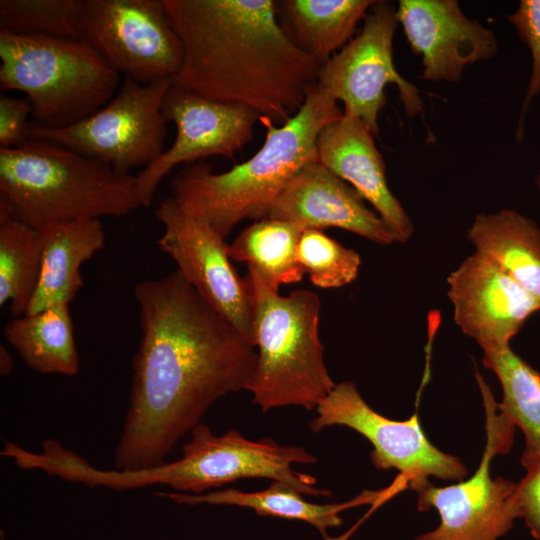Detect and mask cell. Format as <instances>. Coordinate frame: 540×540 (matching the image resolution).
I'll return each instance as SVG.
<instances>
[{
  "instance_id": "3",
  "label": "cell",
  "mask_w": 540,
  "mask_h": 540,
  "mask_svg": "<svg viewBox=\"0 0 540 540\" xmlns=\"http://www.w3.org/2000/svg\"><path fill=\"white\" fill-rule=\"evenodd\" d=\"M342 115L337 101L317 82L284 124L276 127L260 119L266 137L250 159L222 173H213L203 160L185 164L171 181V197L184 213L225 239L242 220L263 219L290 180L318 161L319 133Z\"/></svg>"
},
{
  "instance_id": "32",
  "label": "cell",
  "mask_w": 540,
  "mask_h": 540,
  "mask_svg": "<svg viewBox=\"0 0 540 540\" xmlns=\"http://www.w3.org/2000/svg\"><path fill=\"white\" fill-rule=\"evenodd\" d=\"M14 366L13 358L8 349L1 344L0 345V374L2 376H8L11 374Z\"/></svg>"
},
{
  "instance_id": "14",
  "label": "cell",
  "mask_w": 540,
  "mask_h": 540,
  "mask_svg": "<svg viewBox=\"0 0 540 540\" xmlns=\"http://www.w3.org/2000/svg\"><path fill=\"white\" fill-rule=\"evenodd\" d=\"M155 216L164 227L157 241L161 251L174 260L182 277L254 346L248 284L232 265L225 239L184 213L172 197L159 203Z\"/></svg>"
},
{
  "instance_id": "21",
  "label": "cell",
  "mask_w": 540,
  "mask_h": 540,
  "mask_svg": "<svg viewBox=\"0 0 540 540\" xmlns=\"http://www.w3.org/2000/svg\"><path fill=\"white\" fill-rule=\"evenodd\" d=\"M392 494L390 488L384 491H364L354 499L335 504H315L306 501L303 494L288 484L274 481L261 491L243 492L225 489L201 495L177 492H159L158 496L168 498L178 504L235 505L253 509L261 516H274L288 520L304 521L314 526L329 540L327 530L342 524L340 513L362 504L384 501Z\"/></svg>"
},
{
  "instance_id": "11",
  "label": "cell",
  "mask_w": 540,
  "mask_h": 540,
  "mask_svg": "<svg viewBox=\"0 0 540 540\" xmlns=\"http://www.w3.org/2000/svg\"><path fill=\"white\" fill-rule=\"evenodd\" d=\"M316 411L311 431L335 425L355 430L372 444L370 457L376 469L399 471L396 482L402 490L416 492L430 477L458 482L469 474L459 457L429 441L416 413L407 420L389 419L365 402L353 382L336 384Z\"/></svg>"
},
{
  "instance_id": "22",
  "label": "cell",
  "mask_w": 540,
  "mask_h": 540,
  "mask_svg": "<svg viewBox=\"0 0 540 540\" xmlns=\"http://www.w3.org/2000/svg\"><path fill=\"white\" fill-rule=\"evenodd\" d=\"M374 0L276 1L278 22L288 38L320 63L345 46Z\"/></svg>"
},
{
  "instance_id": "23",
  "label": "cell",
  "mask_w": 540,
  "mask_h": 540,
  "mask_svg": "<svg viewBox=\"0 0 540 540\" xmlns=\"http://www.w3.org/2000/svg\"><path fill=\"white\" fill-rule=\"evenodd\" d=\"M4 336L24 364L38 373L75 376L79 372L69 303L14 317L5 324Z\"/></svg>"
},
{
  "instance_id": "8",
  "label": "cell",
  "mask_w": 540,
  "mask_h": 540,
  "mask_svg": "<svg viewBox=\"0 0 540 540\" xmlns=\"http://www.w3.org/2000/svg\"><path fill=\"white\" fill-rule=\"evenodd\" d=\"M173 81L141 84L124 77L116 95L92 115L63 128L30 122L29 136L105 162L120 175L144 169L164 151L168 122L162 103Z\"/></svg>"
},
{
  "instance_id": "33",
  "label": "cell",
  "mask_w": 540,
  "mask_h": 540,
  "mask_svg": "<svg viewBox=\"0 0 540 540\" xmlns=\"http://www.w3.org/2000/svg\"><path fill=\"white\" fill-rule=\"evenodd\" d=\"M535 183H536L537 189H538L539 192H540V165H539V168H538V171H537V175H536V178H535Z\"/></svg>"
},
{
  "instance_id": "15",
  "label": "cell",
  "mask_w": 540,
  "mask_h": 540,
  "mask_svg": "<svg viewBox=\"0 0 540 540\" xmlns=\"http://www.w3.org/2000/svg\"><path fill=\"white\" fill-rule=\"evenodd\" d=\"M453 318L482 350L510 345L540 301L496 264L474 252L447 277Z\"/></svg>"
},
{
  "instance_id": "6",
  "label": "cell",
  "mask_w": 540,
  "mask_h": 540,
  "mask_svg": "<svg viewBox=\"0 0 540 540\" xmlns=\"http://www.w3.org/2000/svg\"><path fill=\"white\" fill-rule=\"evenodd\" d=\"M314 462L316 457L302 447L280 445L271 438L249 440L233 429L218 436L200 423L191 431L178 460L121 471L98 469L83 458L74 464L71 474L75 483L87 487L124 491L160 485L191 495L240 479L266 478L288 484L301 494L329 498L328 490L316 487L315 477L292 469L293 464Z\"/></svg>"
},
{
  "instance_id": "17",
  "label": "cell",
  "mask_w": 540,
  "mask_h": 540,
  "mask_svg": "<svg viewBox=\"0 0 540 540\" xmlns=\"http://www.w3.org/2000/svg\"><path fill=\"white\" fill-rule=\"evenodd\" d=\"M364 201L347 182L313 161L290 180L264 218L293 223L303 230L335 227L382 246L392 245L391 231Z\"/></svg>"
},
{
  "instance_id": "5",
  "label": "cell",
  "mask_w": 540,
  "mask_h": 540,
  "mask_svg": "<svg viewBox=\"0 0 540 540\" xmlns=\"http://www.w3.org/2000/svg\"><path fill=\"white\" fill-rule=\"evenodd\" d=\"M245 279L257 348L246 390L263 411L290 405L317 408L336 385L326 368L319 337V296L306 289L281 296L249 266Z\"/></svg>"
},
{
  "instance_id": "4",
  "label": "cell",
  "mask_w": 540,
  "mask_h": 540,
  "mask_svg": "<svg viewBox=\"0 0 540 540\" xmlns=\"http://www.w3.org/2000/svg\"><path fill=\"white\" fill-rule=\"evenodd\" d=\"M0 197L21 221L46 227L123 217L142 206L136 176L64 146L29 138L0 148Z\"/></svg>"
},
{
  "instance_id": "20",
  "label": "cell",
  "mask_w": 540,
  "mask_h": 540,
  "mask_svg": "<svg viewBox=\"0 0 540 540\" xmlns=\"http://www.w3.org/2000/svg\"><path fill=\"white\" fill-rule=\"evenodd\" d=\"M475 252L540 301V227L513 209L479 213L467 230Z\"/></svg>"
},
{
  "instance_id": "27",
  "label": "cell",
  "mask_w": 540,
  "mask_h": 540,
  "mask_svg": "<svg viewBox=\"0 0 540 540\" xmlns=\"http://www.w3.org/2000/svg\"><path fill=\"white\" fill-rule=\"evenodd\" d=\"M0 30L80 40L78 0H1Z\"/></svg>"
},
{
  "instance_id": "30",
  "label": "cell",
  "mask_w": 540,
  "mask_h": 540,
  "mask_svg": "<svg viewBox=\"0 0 540 540\" xmlns=\"http://www.w3.org/2000/svg\"><path fill=\"white\" fill-rule=\"evenodd\" d=\"M520 462L526 470L516 487L520 519L524 521L530 535L540 540V453L522 454Z\"/></svg>"
},
{
  "instance_id": "7",
  "label": "cell",
  "mask_w": 540,
  "mask_h": 540,
  "mask_svg": "<svg viewBox=\"0 0 540 540\" xmlns=\"http://www.w3.org/2000/svg\"><path fill=\"white\" fill-rule=\"evenodd\" d=\"M0 88L26 94L33 123L70 126L113 97L120 74L81 40L0 30Z\"/></svg>"
},
{
  "instance_id": "16",
  "label": "cell",
  "mask_w": 540,
  "mask_h": 540,
  "mask_svg": "<svg viewBox=\"0 0 540 540\" xmlns=\"http://www.w3.org/2000/svg\"><path fill=\"white\" fill-rule=\"evenodd\" d=\"M397 19L412 51L422 57L421 78L458 82L469 64L492 59V30L462 12L457 0H400Z\"/></svg>"
},
{
  "instance_id": "1",
  "label": "cell",
  "mask_w": 540,
  "mask_h": 540,
  "mask_svg": "<svg viewBox=\"0 0 540 540\" xmlns=\"http://www.w3.org/2000/svg\"><path fill=\"white\" fill-rule=\"evenodd\" d=\"M141 340L114 469L165 462L220 398L246 389L255 347L176 270L134 286Z\"/></svg>"
},
{
  "instance_id": "13",
  "label": "cell",
  "mask_w": 540,
  "mask_h": 540,
  "mask_svg": "<svg viewBox=\"0 0 540 540\" xmlns=\"http://www.w3.org/2000/svg\"><path fill=\"white\" fill-rule=\"evenodd\" d=\"M162 113L176 126L173 144L136 176L142 206H150L161 180L179 164L212 156L227 158L251 142L261 116L241 105L208 99L175 80L167 90Z\"/></svg>"
},
{
  "instance_id": "26",
  "label": "cell",
  "mask_w": 540,
  "mask_h": 540,
  "mask_svg": "<svg viewBox=\"0 0 540 540\" xmlns=\"http://www.w3.org/2000/svg\"><path fill=\"white\" fill-rule=\"evenodd\" d=\"M483 365L498 378L500 413L525 437L522 454L540 453V373L517 355L510 345L483 350Z\"/></svg>"
},
{
  "instance_id": "19",
  "label": "cell",
  "mask_w": 540,
  "mask_h": 540,
  "mask_svg": "<svg viewBox=\"0 0 540 540\" xmlns=\"http://www.w3.org/2000/svg\"><path fill=\"white\" fill-rule=\"evenodd\" d=\"M41 270L34 295L25 314L55 303H69L83 286L81 266L104 247L100 219L78 220L39 231Z\"/></svg>"
},
{
  "instance_id": "29",
  "label": "cell",
  "mask_w": 540,
  "mask_h": 540,
  "mask_svg": "<svg viewBox=\"0 0 540 540\" xmlns=\"http://www.w3.org/2000/svg\"><path fill=\"white\" fill-rule=\"evenodd\" d=\"M508 20L532 55L531 75L516 130V140L521 142L525 115L533 99L540 94V0H521L518 8L508 16Z\"/></svg>"
},
{
  "instance_id": "25",
  "label": "cell",
  "mask_w": 540,
  "mask_h": 540,
  "mask_svg": "<svg viewBox=\"0 0 540 540\" xmlns=\"http://www.w3.org/2000/svg\"><path fill=\"white\" fill-rule=\"evenodd\" d=\"M41 239L18 219L0 197V305L10 303L14 317L26 313L41 270Z\"/></svg>"
},
{
  "instance_id": "28",
  "label": "cell",
  "mask_w": 540,
  "mask_h": 540,
  "mask_svg": "<svg viewBox=\"0 0 540 540\" xmlns=\"http://www.w3.org/2000/svg\"><path fill=\"white\" fill-rule=\"evenodd\" d=\"M297 259L314 286L323 289L352 283L361 265L360 255L355 250L343 246L320 229L302 231Z\"/></svg>"
},
{
  "instance_id": "2",
  "label": "cell",
  "mask_w": 540,
  "mask_h": 540,
  "mask_svg": "<svg viewBox=\"0 0 540 540\" xmlns=\"http://www.w3.org/2000/svg\"><path fill=\"white\" fill-rule=\"evenodd\" d=\"M184 49L174 79L211 100L284 124L304 104L322 63L282 30L274 0H163Z\"/></svg>"
},
{
  "instance_id": "18",
  "label": "cell",
  "mask_w": 540,
  "mask_h": 540,
  "mask_svg": "<svg viewBox=\"0 0 540 540\" xmlns=\"http://www.w3.org/2000/svg\"><path fill=\"white\" fill-rule=\"evenodd\" d=\"M317 160L352 186L376 210L395 242L408 241L413 223L391 192L386 166L374 142V134L353 114L343 115L326 125L316 141Z\"/></svg>"
},
{
  "instance_id": "34",
  "label": "cell",
  "mask_w": 540,
  "mask_h": 540,
  "mask_svg": "<svg viewBox=\"0 0 540 540\" xmlns=\"http://www.w3.org/2000/svg\"><path fill=\"white\" fill-rule=\"evenodd\" d=\"M1 540H4V537H3V532H2V535H1Z\"/></svg>"
},
{
  "instance_id": "9",
  "label": "cell",
  "mask_w": 540,
  "mask_h": 540,
  "mask_svg": "<svg viewBox=\"0 0 540 540\" xmlns=\"http://www.w3.org/2000/svg\"><path fill=\"white\" fill-rule=\"evenodd\" d=\"M80 40L141 84L178 75L184 49L163 0H78Z\"/></svg>"
},
{
  "instance_id": "10",
  "label": "cell",
  "mask_w": 540,
  "mask_h": 540,
  "mask_svg": "<svg viewBox=\"0 0 540 540\" xmlns=\"http://www.w3.org/2000/svg\"><path fill=\"white\" fill-rule=\"evenodd\" d=\"M486 414V446L473 475L442 487L428 482L416 491L418 511L435 509L440 521L414 540H499L520 518L517 483L490 474L491 459L510 450L515 427L493 408Z\"/></svg>"
},
{
  "instance_id": "24",
  "label": "cell",
  "mask_w": 540,
  "mask_h": 540,
  "mask_svg": "<svg viewBox=\"0 0 540 540\" xmlns=\"http://www.w3.org/2000/svg\"><path fill=\"white\" fill-rule=\"evenodd\" d=\"M303 229L275 219L264 218L243 229L228 246L231 260L255 268L275 291L282 284L297 283L305 271L297 259Z\"/></svg>"
},
{
  "instance_id": "12",
  "label": "cell",
  "mask_w": 540,
  "mask_h": 540,
  "mask_svg": "<svg viewBox=\"0 0 540 540\" xmlns=\"http://www.w3.org/2000/svg\"><path fill=\"white\" fill-rule=\"evenodd\" d=\"M398 25L392 2L374 1L360 32L323 63L318 83L344 104V112L361 119L378 135V115L386 104L385 87L394 84L408 117L423 113L418 88L403 78L393 61Z\"/></svg>"
},
{
  "instance_id": "31",
  "label": "cell",
  "mask_w": 540,
  "mask_h": 540,
  "mask_svg": "<svg viewBox=\"0 0 540 540\" xmlns=\"http://www.w3.org/2000/svg\"><path fill=\"white\" fill-rule=\"evenodd\" d=\"M29 116L32 106L25 98L0 96V148L17 147L26 142L29 136Z\"/></svg>"
}]
</instances>
